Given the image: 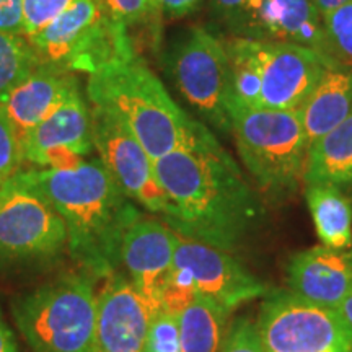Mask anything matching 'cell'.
<instances>
[{"instance_id":"cell-1","label":"cell","mask_w":352,"mask_h":352,"mask_svg":"<svg viewBox=\"0 0 352 352\" xmlns=\"http://www.w3.org/2000/svg\"><path fill=\"white\" fill-rule=\"evenodd\" d=\"M155 175L179 235L233 253L261 227V199L219 140L158 158Z\"/></svg>"},{"instance_id":"cell-2","label":"cell","mask_w":352,"mask_h":352,"mask_svg":"<svg viewBox=\"0 0 352 352\" xmlns=\"http://www.w3.org/2000/svg\"><path fill=\"white\" fill-rule=\"evenodd\" d=\"M67 228V253L96 280L121 271L126 228L140 212L98 157L69 168H26Z\"/></svg>"},{"instance_id":"cell-3","label":"cell","mask_w":352,"mask_h":352,"mask_svg":"<svg viewBox=\"0 0 352 352\" xmlns=\"http://www.w3.org/2000/svg\"><path fill=\"white\" fill-rule=\"evenodd\" d=\"M85 95L129 129L153 162L217 142L209 127L178 107L142 57L134 56L88 77Z\"/></svg>"},{"instance_id":"cell-4","label":"cell","mask_w":352,"mask_h":352,"mask_svg":"<svg viewBox=\"0 0 352 352\" xmlns=\"http://www.w3.org/2000/svg\"><path fill=\"white\" fill-rule=\"evenodd\" d=\"M232 94L253 108L297 111L321 80L328 63L318 52L292 43L230 36Z\"/></svg>"},{"instance_id":"cell-5","label":"cell","mask_w":352,"mask_h":352,"mask_svg":"<svg viewBox=\"0 0 352 352\" xmlns=\"http://www.w3.org/2000/svg\"><path fill=\"white\" fill-rule=\"evenodd\" d=\"M232 135L241 164L261 195L283 202L303 183L308 145L297 111L253 108L230 96Z\"/></svg>"},{"instance_id":"cell-6","label":"cell","mask_w":352,"mask_h":352,"mask_svg":"<svg viewBox=\"0 0 352 352\" xmlns=\"http://www.w3.org/2000/svg\"><path fill=\"white\" fill-rule=\"evenodd\" d=\"M94 276L64 272L10 302L12 316L33 352H91L98 310Z\"/></svg>"},{"instance_id":"cell-7","label":"cell","mask_w":352,"mask_h":352,"mask_svg":"<svg viewBox=\"0 0 352 352\" xmlns=\"http://www.w3.org/2000/svg\"><path fill=\"white\" fill-rule=\"evenodd\" d=\"M28 41L39 64L74 76L90 77L138 56L131 33L109 13L103 0H77Z\"/></svg>"},{"instance_id":"cell-8","label":"cell","mask_w":352,"mask_h":352,"mask_svg":"<svg viewBox=\"0 0 352 352\" xmlns=\"http://www.w3.org/2000/svg\"><path fill=\"white\" fill-rule=\"evenodd\" d=\"M165 65L176 90L201 120L222 134H232L227 109L232 80L226 39L204 26H189L171 39Z\"/></svg>"},{"instance_id":"cell-9","label":"cell","mask_w":352,"mask_h":352,"mask_svg":"<svg viewBox=\"0 0 352 352\" xmlns=\"http://www.w3.org/2000/svg\"><path fill=\"white\" fill-rule=\"evenodd\" d=\"M67 253V228L23 168L0 188V264L39 266Z\"/></svg>"},{"instance_id":"cell-10","label":"cell","mask_w":352,"mask_h":352,"mask_svg":"<svg viewBox=\"0 0 352 352\" xmlns=\"http://www.w3.org/2000/svg\"><path fill=\"white\" fill-rule=\"evenodd\" d=\"M254 327L267 352H352V329L338 310L289 290L266 297Z\"/></svg>"},{"instance_id":"cell-11","label":"cell","mask_w":352,"mask_h":352,"mask_svg":"<svg viewBox=\"0 0 352 352\" xmlns=\"http://www.w3.org/2000/svg\"><path fill=\"white\" fill-rule=\"evenodd\" d=\"M95 153L122 192L145 212L165 220L168 199L155 175V162L120 120L91 107Z\"/></svg>"},{"instance_id":"cell-12","label":"cell","mask_w":352,"mask_h":352,"mask_svg":"<svg viewBox=\"0 0 352 352\" xmlns=\"http://www.w3.org/2000/svg\"><path fill=\"white\" fill-rule=\"evenodd\" d=\"M173 270L191 280L196 294L230 314L243 303L263 297L266 284L230 252L176 233Z\"/></svg>"},{"instance_id":"cell-13","label":"cell","mask_w":352,"mask_h":352,"mask_svg":"<svg viewBox=\"0 0 352 352\" xmlns=\"http://www.w3.org/2000/svg\"><path fill=\"white\" fill-rule=\"evenodd\" d=\"M21 148L25 165L36 170L69 168L94 155L91 104L82 88L34 127Z\"/></svg>"},{"instance_id":"cell-14","label":"cell","mask_w":352,"mask_h":352,"mask_svg":"<svg viewBox=\"0 0 352 352\" xmlns=\"http://www.w3.org/2000/svg\"><path fill=\"white\" fill-rule=\"evenodd\" d=\"M176 232L162 219L140 210L127 226L121 243V271L158 311L173 270Z\"/></svg>"},{"instance_id":"cell-15","label":"cell","mask_w":352,"mask_h":352,"mask_svg":"<svg viewBox=\"0 0 352 352\" xmlns=\"http://www.w3.org/2000/svg\"><path fill=\"white\" fill-rule=\"evenodd\" d=\"M153 316L151 303L124 272L108 276L98 290L91 352H142Z\"/></svg>"},{"instance_id":"cell-16","label":"cell","mask_w":352,"mask_h":352,"mask_svg":"<svg viewBox=\"0 0 352 352\" xmlns=\"http://www.w3.org/2000/svg\"><path fill=\"white\" fill-rule=\"evenodd\" d=\"M239 38L298 44L342 67L329 56L323 16L314 0H254L246 12Z\"/></svg>"},{"instance_id":"cell-17","label":"cell","mask_w":352,"mask_h":352,"mask_svg":"<svg viewBox=\"0 0 352 352\" xmlns=\"http://www.w3.org/2000/svg\"><path fill=\"white\" fill-rule=\"evenodd\" d=\"M287 290L336 310L352 290V248L318 245L294 254L287 264Z\"/></svg>"},{"instance_id":"cell-18","label":"cell","mask_w":352,"mask_h":352,"mask_svg":"<svg viewBox=\"0 0 352 352\" xmlns=\"http://www.w3.org/2000/svg\"><path fill=\"white\" fill-rule=\"evenodd\" d=\"M80 88L77 76L39 64L0 100V111L19 135L20 144L34 127Z\"/></svg>"},{"instance_id":"cell-19","label":"cell","mask_w":352,"mask_h":352,"mask_svg":"<svg viewBox=\"0 0 352 352\" xmlns=\"http://www.w3.org/2000/svg\"><path fill=\"white\" fill-rule=\"evenodd\" d=\"M352 113V69H328L297 109L308 148Z\"/></svg>"},{"instance_id":"cell-20","label":"cell","mask_w":352,"mask_h":352,"mask_svg":"<svg viewBox=\"0 0 352 352\" xmlns=\"http://www.w3.org/2000/svg\"><path fill=\"white\" fill-rule=\"evenodd\" d=\"M303 184L352 186V113L308 148Z\"/></svg>"},{"instance_id":"cell-21","label":"cell","mask_w":352,"mask_h":352,"mask_svg":"<svg viewBox=\"0 0 352 352\" xmlns=\"http://www.w3.org/2000/svg\"><path fill=\"white\" fill-rule=\"evenodd\" d=\"M316 235L329 248H352V199L333 184H305Z\"/></svg>"},{"instance_id":"cell-22","label":"cell","mask_w":352,"mask_h":352,"mask_svg":"<svg viewBox=\"0 0 352 352\" xmlns=\"http://www.w3.org/2000/svg\"><path fill=\"white\" fill-rule=\"evenodd\" d=\"M228 311L196 294L176 315L182 352H219Z\"/></svg>"},{"instance_id":"cell-23","label":"cell","mask_w":352,"mask_h":352,"mask_svg":"<svg viewBox=\"0 0 352 352\" xmlns=\"http://www.w3.org/2000/svg\"><path fill=\"white\" fill-rule=\"evenodd\" d=\"M38 65V57L28 39L0 32V100Z\"/></svg>"},{"instance_id":"cell-24","label":"cell","mask_w":352,"mask_h":352,"mask_svg":"<svg viewBox=\"0 0 352 352\" xmlns=\"http://www.w3.org/2000/svg\"><path fill=\"white\" fill-rule=\"evenodd\" d=\"M323 28L331 59L352 69V2L328 13L323 19Z\"/></svg>"},{"instance_id":"cell-25","label":"cell","mask_w":352,"mask_h":352,"mask_svg":"<svg viewBox=\"0 0 352 352\" xmlns=\"http://www.w3.org/2000/svg\"><path fill=\"white\" fill-rule=\"evenodd\" d=\"M76 2L77 0H21L23 36L28 39L41 33Z\"/></svg>"},{"instance_id":"cell-26","label":"cell","mask_w":352,"mask_h":352,"mask_svg":"<svg viewBox=\"0 0 352 352\" xmlns=\"http://www.w3.org/2000/svg\"><path fill=\"white\" fill-rule=\"evenodd\" d=\"M109 13L131 33L132 28H157L160 12L153 0H103Z\"/></svg>"},{"instance_id":"cell-27","label":"cell","mask_w":352,"mask_h":352,"mask_svg":"<svg viewBox=\"0 0 352 352\" xmlns=\"http://www.w3.org/2000/svg\"><path fill=\"white\" fill-rule=\"evenodd\" d=\"M23 168V148H21L19 135L0 111V188Z\"/></svg>"},{"instance_id":"cell-28","label":"cell","mask_w":352,"mask_h":352,"mask_svg":"<svg viewBox=\"0 0 352 352\" xmlns=\"http://www.w3.org/2000/svg\"><path fill=\"white\" fill-rule=\"evenodd\" d=\"M142 352H182L176 315L158 311L153 316Z\"/></svg>"},{"instance_id":"cell-29","label":"cell","mask_w":352,"mask_h":352,"mask_svg":"<svg viewBox=\"0 0 352 352\" xmlns=\"http://www.w3.org/2000/svg\"><path fill=\"white\" fill-rule=\"evenodd\" d=\"M219 352H267L263 346L254 321L236 318L228 327Z\"/></svg>"},{"instance_id":"cell-30","label":"cell","mask_w":352,"mask_h":352,"mask_svg":"<svg viewBox=\"0 0 352 352\" xmlns=\"http://www.w3.org/2000/svg\"><path fill=\"white\" fill-rule=\"evenodd\" d=\"M209 2L214 15L223 28H227L232 36H239L246 12L253 6L254 0H209Z\"/></svg>"},{"instance_id":"cell-31","label":"cell","mask_w":352,"mask_h":352,"mask_svg":"<svg viewBox=\"0 0 352 352\" xmlns=\"http://www.w3.org/2000/svg\"><path fill=\"white\" fill-rule=\"evenodd\" d=\"M0 32L23 36L21 0H0Z\"/></svg>"},{"instance_id":"cell-32","label":"cell","mask_w":352,"mask_h":352,"mask_svg":"<svg viewBox=\"0 0 352 352\" xmlns=\"http://www.w3.org/2000/svg\"><path fill=\"white\" fill-rule=\"evenodd\" d=\"M206 0H157L160 16L166 20H182L192 15Z\"/></svg>"},{"instance_id":"cell-33","label":"cell","mask_w":352,"mask_h":352,"mask_svg":"<svg viewBox=\"0 0 352 352\" xmlns=\"http://www.w3.org/2000/svg\"><path fill=\"white\" fill-rule=\"evenodd\" d=\"M0 352H20L15 336H13L10 328H8L2 311H0Z\"/></svg>"},{"instance_id":"cell-34","label":"cell","mask_w":352,"mask_h":352,"mask_svg":"<svg viewBox=\"0 0 352 352\" xmlns=\"http://www.w3.org/2000/svg\"><path fill=\"white\" fill-rule=\"evenodd\" d=\"M316 8H318V12L321 13V16H327L328 13H331L333 10H336V8H340L342 6H346V3L352 2V0H314Z\"/></svg>"},{"instance_id":"cell-35","label":"cell","mask_w":352,"mask_h":352,"mask_svg":"<svg viewBox=\"0 0 352 352\" xmlns=\"http://www.w3.org/2000/svg\"><path fill=\"white\" fill-rule=\"evenodd\" d=\"M336 310H338V314L342 316V320L346 321L347 327L352 329V290H351L349 296L344 298V302H342L341 305L336 308Z\"/></svg>"},{"instance_id":"cell-36","label":"cell","mask_w":352,"mask_h":352,"mask_svg":"<svg viewBox=\"0 0 352 352\" xmlns=\"http://www.w3.org/2000/svg\"><path fill=\"white\" fill-rule=\"evenodd\" d=\"M346 192H347V196H349V197H351V199H352V186H351L349 189H347V191H346Z\"/></svg>"},{"instance_id":"cell-37","label":"cell","mask_w":352,"mask_h":352,"mask_svg":"<svg viewBox=\"0 0 352 352\" xmlns=\"http://www.w3.org/2000/svg\"><path fill=\"white\" fill-rule=\"evenodd\" d=\"M153 2H155V6H157V0H153ZM157 8H158V6H157Z\"/></svg>"}]
</instances>
